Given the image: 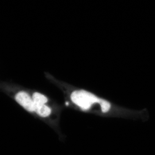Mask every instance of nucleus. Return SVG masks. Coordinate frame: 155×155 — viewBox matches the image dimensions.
<instances>
[{"label":"nucleus","mask_w":155,"mask_h":155,"mask_svg":"<svg viewBox=\"0 0 155 155\" xmlns=\"http://www.w3.org/2000/svg\"><path fill=\"white\" fill-rule=\"evenodd\" d=\"M72 104L80 110L100 115H109L117 110L110 101L83 89H74L69 93Z\"/></svg>","instance_id":"f257e3e1"},{"label":"nucleus","mask_w":155,"mask_h":155,"mask_svg":"<svg viewBox=\"0 0 155 155\" xmlns=\"http://www.w3.org/2000/svg\"><path fill=\"white\" fill-rule=\"evenodd\" d=\"M13 98L24 110L35 116V104L31 94L25 90H20L14 94Z\"/></svg>","instance_id":"f03ea898"},{"label":"nucleus","mask_w":155,"mask_h":155,"mask_svg":"<svg viewBox=\"0 0 155 155\" xmlns=\"http://www.w3.org/2000/svg\"><path fill=\"white\" fill-rule=\"evenodd\" d=\"M32 97L35 105H40L48 104L49 102L48 98L45 94L35 91L32 93Z\"/></svg>","instance_id":"7ed1b4c3"}]
</instances>
